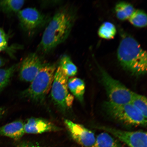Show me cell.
Here are the masks:
<instances>
[{"instance_id": "1", "label": "cell", "mask_w": 147, "mask_h": 147, "mask_svg": "<svg viewBox=\"0 0 147 147\" xmlns=\"http://www.w3.org/2000/svg\"><path fill=\"white\" fill-rule=\"evenodd\" d=\"M74 19L73 14L67 8L61 9L55 14L42 37L40 47L42 52L48 53L65 41Z\"/></svg>"}, {"instance_id": "2", "label": "cell", "mask_w": 147, "mask_h": 147, "mask_svg": "<svg viewBox=\"0 0 147 147\" xmlns=\"http://www.w3.org/2000/svg\"><path fill=\"white\" fill-rule=\"evenodd\" d=\"M117 56L123 68L133 74L140 75L146 72V52L131 37L126 36L121 40Z\"/></svg>"}, {"instance_id": "3", "label": "cell", "mask_w": 147, "mask_h": 147, "mask_svg": "<svg viewBox=\"0 0 147 147\" xmlns=\"http://www.w3.org/2000/svg\"><path fill=\"white\" fill-rule=\"evenodd\" d=\"M56 69L55 65L44 64L30 86L23 92V96L35 102L43 101L51 90Z\"/></svg>"}, {"instance_id": "4", "label": "cell", "mask_w": 147, "mask_h": 147, "mask_svg": "<svg viewBox=\"0 0 147 147\" xmlns=\"http://www.w3.org/2000/svg\"><path fill=\"white\" fill-rule=\"evenodd\" d=\"M68 77L59 66L55 72L51 89V98L60 111L65 113L72 107L74 97L69 92L67 86Z\"/></svg>"}, {"instance_id": "5", "label": "cell", "mask_w": 147, "mask_h": 147, "mask_svg": "<svg viewBox=\"0 0 147 147\" xmlns=\"http://www.w3.org/2000/svg\"><path fill=\"white\" fill-rule=\"evenodd\" d=\"M104 107L110 116L119 122L134 126L146 125L147 119L130 103L117 104L108 102Z\"/></svg>"}, {"instance_id": "6", "label": "cell", "mask_w": 147, "mask_h": 147, "mask_svg": "<svg viewBox=\"0 0 147 147\" xmlns=\"http://www.w3.org/2000/svg\"><path fill=\"white\" fill-rule=\"evenodd\" d=\"M103 84L109 99V102L117 104L130 103L134 92L100 68Z\"/></svg>"}, {"instance_id": "7", "label": "cell", "mask_w": 147, "mask_h": 147, "mask_svg": "<svg viewBox=\"0 0 147 147\" xmlns=\"http://www.w3.org/2000/svg\"><path fill=\"white\" fill-rule=\"evenodd\" d=\"M97 128L111 134L128 147H147L146 132L127 131L105 126H98Z\"/></svg>"}, {"instance_id": "8", "label": "cell", "mask_w": 147, "mask_h": 147, "mask_svg": "<svg viewBox=\"0 0 147 147\" xmlns=\"http://www.w3.org/2000/svg\"><path fill=\"white\" fill-rule=\"evenodd\" d=\"M17 14L22 28L29 34L39 28L45 22V16L36 8H26L21 10Z\"/></svg>"}, {"instance_id": "9", "label": "cell", "mask_w": 147, "mask_h": 147, "mask_svg": "<svg viewBox=\"0 0 147 147\" xmlns=\"http://www.w3.org/2000/svg\"><path fill=\"white\" fill-rule=\"evenodd\" d=\"M64 123L73 139L84 147H91L96 140L94 134L80 124L76 123L68 119Z\"/></svg>"}, {"instance_id": "10", "label": "cell", "mask_w": 147, "mask_h": 147, "mask_svg": "<svg viewBox=\"0 0 147 147\" xmlns=\"http://www.w3.org/2000/svg\"><path fill=\"white\" fill-rule=\"evenodd\" d=\"M41 59L36 53L26 57L20 65L19 77L24 82H31L43 66Z\"/></svg>"}, {"instance_id": "11", "label": "cell", "mask_w": 147, "mask_h": 147, "mask_svg": "<svg viewBox=\"0 0 147 147\" xmlns=\"http://www.w3.org/2000/svg\"><path fill=\"white\" fill-rule=\"evenodd\" d=\"M24 129L25 133L38 134L60 131L61 128L46 119L32 117L24 123Z\"/></svg>"}, {"instance_id": "12", "label": "cell", "mask_w": 147, "mask_h": 147, "mask_svg": "<svg viewBox=\"0 0 147 147\" xmlns=\"http://www.w3.org/2000/svg\"><path fill=\"white\" fill-rule=\"evenodd\" d=\"M24 123L17 120L0 127V136H4L18 140L25 134Z\"/></svg>"}, {"instance_id": "13", "label": "cell", "mask_w": 147, "mask_h": 147, "mask_svg": "<svg viewBox=\"0 0 147 147\" xmlns=\"http://www.w3.org/2000/svg\"><path fill=\"white\" fill-rule=\"evenodd\" d=\"M67 86L73 96L80 102H83L85 91V84L84 81L80 78H71L68 80Z\"/></svg>"}, {"instance_id": "14", "label": "cell", "mask_w": 147, "mask_h": 147, "mask_svg": "<svg viewBox=\"0 0 147 147\" xmlns=\"http://www.w3.org/2000/svg\"><path fill=\"white\" fill-rule=\"evenodd\" d=\"M91 147H124L119 141L110 134L102 133L97 136Z\"/></svg>"}, {"instance_id": "15", "label": "cell", "mask_w": 147, "mask_h": 147, "mask_svg": "<svg viewBox=\"0 0 147 147\" xmlns=\"http://www.w3.org/2000/svg\"><path fill=\"white\" fill-rule=\"evenodd\" d=\"M23 0H4L0 1V8L5 13H18L24 4Z\"/></svg>"}, {"instance_id": "16", "label": "cell", "mask_w": 147, "mask_h": 147, "mask_svg": "<svg viewBox=\"0 0 147 147\" xmlns=\"http://www.w3.org/2000/svg\"><path fill=\"white\" fill-rule=\"evenodd\" d=\"M115 9L117 17L122 21L129 19L135 10L133 5L124 2L117 3Z\"/></svg>"}, {"instance_id": "17", "label": "cell", "mask_w": 147, "mask_h": 147, "mask_svg": "<svg viewBox=\"0 0 147 147\" xmlns=\"http://www.w3.org/2000/svg\"><path fill=\"white\" fill-rule=\"evenodd\" d=\"M59 66L68 77L75 76L78 72L76 66L67 55H64L61 58Z\"/></svg>"}, {"instance_id": "18", "label": "cell", "mask_w": 147, "mask_h": 147, "mask_svg": "<svg viewBox=\"0 0 147 147\" xmlns=\"http://www.w3.org/2000/svg\"><path fill=\"white\" fill-rule=\"evenodd\" d=\"M18 66V64H16L7 68L0 69V92L8 85Z\"/></svg>"}, {"instance_id": "19", "label": "cell", "mask_w": 147, "mask_h": 147, "mask_svg": "<svg viewBox=\"0 0 147 147\" xmlns=\"http://www.w3.org/2000/svg\"><path fill=\"white\" fill-rule=\"evenodd\" d=\"M130 103L135 106L147 119V106L146 97L134 92Z\"/></svg>"}, {"instance_id": "20", "label": "cell", "mask_w": 147, "mask_h": 147, "mask_svg": "<svg viewBox=\"0 0 147 147\" xmlns=\"http://www.w3.org/2000/svg\"><path fill=\"white\" fill-rule=\"evenodd\" d=\"M128 20L130 22L136 27H144L147 25L146 14L140 10H135Z\"/></svg>"}, {"instance_id": "21", "label": "cell", "mask_w": 147, "mask_h": 147, "mask_svg": "<svg viewBox=\"0 0 147 147\" xmlns=\"http://www.w3.org/2000/svg\"><path fill=\"white\" fill-rule=\"evenodd\" d=\"M117 30L115 26L109 22H105L101 26L98 31L100 38L106 39H112L114 37Z\"/></svg>"}, {"instance_id": "22", "label": "cell", "mask_w": 147, "mask_h": 147, "mask_svg": "<svg viewBox=\"0 0 147 147\" xmlns=\"http://www.w3.org/2000/svg\"><path fill=\"white\" fill-rule=\"evenodd\" d=\"M8 46V39L4 31L0 28V52L4 51Z\"/></svg>"}, {"instance_id": "23", "label": "cell", "mask_w": 147, "mask_h": 147, "mask_svg": "<svg viewBox=\"0 0 147 147\" xmlns=\"http://www.w3.org/2000/svg\"><path fill=\"white\" fill-rule=\"evenodd\" d=\"M18 147H42L38 145L32 144L31 143H24L19 145Z\"/></svg>"}, {"instance_id": "24", "label": "cell", "mask_w": 147, "mask_h": 147, "mask_svg": "<svg viewBox=\"0 0 147 147\" xmlns=\"http://www.w3.org/2000/svg\"><path fill=\"white\" fill-rule=\"evenodd\" d=\"M6 113V110L5 108L0 107V119L4 116Z\"/></svg>"}, {"instance_id": "25", "label": "cell", "mask_w": 147, "mask_h": 147, "mask_svg": "<svg viewBox=\"0 0 147 147\" xmlns=\"http://www.w3.org/2000/svg\"><path fill=\"white\" fill-rule=\"evenodd\" d=\"M5 64V61L2 58L0 57V68L2 67Z\"/></svg>"}]
</instances>
